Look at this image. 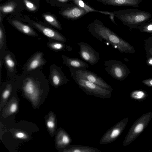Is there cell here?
<instances>
[{
  "mask_svg": "<svg viewBox=\"0 0 152 152\" xmlns=\"http://www.w3.org/2000/svg\"><path fill=\"white\" fill-rule=\"evenodd\" d=\"M71 75L95 83L105 89L113 91V88L107 83L101 77L95 73L86 69L69 68Z\"/></svg>",
  "mask_w": 152,
  "mask_h": 152,
  "instance_id": "6",
  "label": "cell"
},
{
  "mask_svg": "<svg viewBox=\"0 0 152 152\" xmlns=\"http://www.w3.org/2000/svg\"><path fill=\"white\" fill-rule=\"evenodd\" d=\"M147 96V93L143 90H136L130 94V97L135 100L141 101L145 100Z\"/></svg>",
  "mask_w": 152,
  "mask_h": 152,
  "instance_id": "20",
  "label": "cell"
},
{
  "mask_svg": "<svg viewBox=\"0 0 152 152\" xmlns=\"http://www.w3.org/2000/svg\"><path fill=\"white\" fill-rule=\"evenodd\" d=\"M15 136L17 138L19 139H24L26 137L25 134L22 132L17 133L15 134Z\"/></svg>",
  "mask_w": 152,
  "mask_h": 152,
  "instance_id": "32",
  "label": "cell"
},
{
  "mask_svg": "<svg viewBox=\"0 0 152 152\" xmlns=\"http://www.w3.org/2000/svg\"><path fill=\"white\" fill-rule=\"evenodd\" d=\"M32 24L44 35L51 39L62 43L66 41V39L63 35L51 28L35 22H33Z\"/></svg>",
  "mask_w": 152,
  "mask_h": 152,
  "instance_id": "11",
  "label": "cell"
},
{
  "mask_svg": "<svg viewBox=\"0 0 152 152\" xmlns=\"http://www.w3.org/2000/svg\"><path fill=\"white\" fill-rule=\"evenodd\" d=\"M146 63L148 65L152 66V57H147Z\"/></svg>",
  "mask_w": 152,
  "mask_h": 152,
  "instance_id": "33",
  "label": "cell"
},
{
  "mask_svg": "<svg viewBox=\"0 0 152 152\" xmlns=\"http://www.w3.org/2000/svg\"><path fill=\"white\" fill-rule=\"evenodd\" d=\"M63 152H100L99 149L94 147L79 145H69L64 148Z\"/></svg>",
  "mask_w": 152,
  "mask_h": 152,
  "instance_id": "16",
  "label": "cell"
},
{
  "mask_svg": "<svg viewBox=\"0 0 152 152\" xmlns=\"http://www.w3.org/2000/svg\"><path fill=\"white\" fill-rule=\"evenodd\" d=\"M152 118V112H149L137 119L129 130L123 141V146H127L133 141L147 127Z\"/></svg>",
  "mask_w": 152,
  "mask_h": 152,
  "instance_id": "4",
  "label": "cell"
},
{
  "mask_svg": "<svg viewBox=\"0 0 152 152\" xmlns=\"http://www.w3.org/2000/svg\"><path fill=\"white\" fill-rule=\"evenodd\" d=\"M88 31L100 42L104 40L110 43L120 53H133L135 52L134 47L118 36L97 19L94 20L88 26Z\"/></svg>",
  "mask_w": 152,
  "mask_h": 152,
  "instance_id": "1",
  "label": "cell"
},
{
  "mask_svg": "<svg viewBox=\"0 0 152 152\" xmlns=\"http://www.w3.org/2000/svg\"><path fill=\"white\" fill-rule=\"evenodd\" d=\"M43 17L47 22L50 24L59 29H62L61 25L53 16L45 14L43 15Z\"/></svg>",
  "mask_w": 152,
  "mask_h": 152,
  "instance_id": "22",
  "label": "cell"
},
{
  "mask_svg": "<svg viewBox=\"0 0 152 152\" xmlns=\"http://www.w3.org/2000/svg\"><path fill=\"white\" fill-rule=\"evenodd\" d=\"M11 88V85L8 84L7 88L4 91L2 94V96L4 99H7L9 96Z\"/></svg>",
  "mask_w": 152,
  "mask_h": 152,
  "instance_id": "28",
  "label": "cell"
},
{
  "mask_svg": "<svg viewBox=\"0 0 152 152\" xmlns=\"http://www.w3.org/2000/svg\"><path fill=\"white\" fill-rule=\"evenodd\" d=\"M142 83L145 85L152 87V78L144 80L142 81Z\"/></svg>",
  "mask_w": 152,
  "mask_h": 152,
  "instance_id": "29",
  "label": "cell"
},
{
  "mask_svg": "<svg viewBox=\"0 0 152 152\" xmlns=\"http://www.w3.org/2000/svg\"><path fill=\"white\" fill-rule=\"evenodd\" d=\"M4 61L7 69L10 72H13L15 68L16 64L14 59L11 54L6 53L4 56Z\"/></svg>",
  "mask_w": 152,
  "mask_h": 152,
  "instance_id": "19",
  "label": "cell"
},
{
  "mask_svg": "<svg viewBox=\"0 0 152 152\" xmlns=\"http://www.w3.org/2000/svg\"><path fill=\"white\" fill-rule=\"evenodd\" d=\"M50 70V78L55 86H59L67 83L69 81L59 67L53 66Z\"/></svg>",
  "mask_w": 152,
  "mask_h": 152,
  "instance_id": "12",
  "label": "cell"
},
{
  "mask_svg": "<svg viewBox=\"0 0 152 152\" xmlns=\"http://www.w3.org/2000/svg\"><path fill=\"white\" fill-rule=\"evenodd\" d=\"M144 46L147 57H152V34L150 37L145 40Z\"/></svg>",
  "mask_w": 152,
  "mask_h": 152,
  "instance_id": "21",
  "label": "cell"
},
{
  "mask_svg": "<svg viewBox=\"0 0 152 152\" xmlns=\"http://www.w3.org/2000/svg\"><path fill=\"white\" fill-rule=\"evenodd\" d=\"M43 54L42 52H37L30 58L24 67L25 73L40 68L45 63V61L43 58Z\"/></svg>",
  "mask_w": 152,
  "mask_h": 152,
  "instance_id": "10",
  "label": "cell"
},
{
  "mask_svg": "<svg viewBox=\"0 0 152 152\" xmlns=\"http://www.w3.org/2000/svg\"><path fill=\"white\" fill-rule=\"evenodd\" d=\"M62 57L64 64L69 68L87 69L89 66L88 64L78 58H71L64 55Z\"/></svg>",
  "mask_w": 152,
  "mask_h": 152,
  "instance_id": "15",
  "label": "cell"
},
{
  "mask_svg": "<svg viewBox=\"0 0 152 152\" xmlns=\"http://www.w3.org/2000/svg\"><path fill=\"white\" fill-rule=\"evenodd\" d=\"M104 64L107 73L113 78L120 81L125 80L130 72L127 66L118 60H106Z\"/></svg>",
  "mask_w": 152,
  "mask_h": 152,
  "instance_id": "5",
  "label": "cell"
},
{
  "mask_svg": "<svg viewBox=\"0 0 152 152\" xmlns=\"http://www.w3.org/2000/svg\"><path fill=\"white\" fill-rule=\"evenodd\" d=\"M115 17L130 28H137L152 17L148 12L136 9H128L113 12Z\"/></svg>",
  "mask_w": 152,
  "mask_h": 152,
  "instance_id": "2",
  "label": "cell"
},
{
  "mask_svg": "<svg viewBox=\"0 0 152 152\" xmlns=\"http://www.w3.org/2000/svg\"><path fill=\"white\" fill-rule=\"evenodd\" d=\"M16 6V4L15 2H10L4 5L1 6L0 11L4 13H10L14 10Z\"/></svg>",
  "mask_w": 152,
  "mask_h": 152,
  "instance_id": "24",
  "label": "cell"
},
{
  "mask_svg": "<svg viewBox=\"0 0 152 152\" xmlns=\"http://www.w3.org/2000/svg\"><path fill=\"white\" fill-rule=\"evenodd\" d=\"M136 28L141 32L152 34V21H147L137 27Z\"/></svg>",
  "mask_w": 152,
  "mask_h": 152,
  "instance_id": "23",
  "label": "cell"
},
{
  "mask_svg": "<svg viewBox=\"0 0 152 152\" xmlns=\"http://www.w3.org/2000/svg\"><path fill=\"white\" fill-rule=\"evenodd\" d=\"M1 12L0 16V21H1Z\"/></svg>",
  "mask_w": 152,
  "mask_h": 152,
  "instance_id": "35",
  "label": "cell"
},
{
  "mask_svg": "<svg viewBox=\"0 0 152 152\" xmlns=\"http://www.w3.org/2000/svg\"><path fill=\"white\" fill-rule=\"evenodd\" d=\"M64 17L72 20L78 19L86 14L83 8L73 3H69L61 11Z\"/></svg>",
  "mask_w": 152,
  "mask_h": 152,
  "instance_id": "9",
  "label": "cell"
},
{
  "mask_svg": "<svg viewBox=\"0 0 152 152\" xmlns=\"http://www.w3.org/2000/svg\"><path fill=\"white\" fill-rule=\"evenodd\" d=\"M58 1L64 4H68L69 3L71 0H57Z\"/></svg>",
  "mask_w": 152,
  "mask_h": 152,
  "instance_id": "34",
  "label": "cell"
},
{
  "mask_svg": "<svg viewBox=\"0 0 152 152\" xmlns=\"http://www.w3.org/2000/svg\"><path fill=\"white\" fill-rule=\"evenodd\" d=\"M17 105L16 103L12 104L10 106V110L12 113L15 112L17 109Z\"/></svg>",
  "mask_w": 152,
  "mask_h": 152,
  "instance_id": "31",
  "label": "cell"
},
{
  "mask_svg": "<svg viewBox=\"0 0 152 152\" xmlns=\"http://www.w3.org/2000/svg\"><path fill=\"white\" fill-rule=\"evenodd\" d=\"M4 32L2 28H0V49L1 52L3 50L4 44Z\"/></svg>",
  "mask_w": 152,
  "mask_h": 152,
  "instance_id": "27",
  "label": "cell"
},
{
  "mask_svg": "<svg viewBox=\"0 0 152 152\" xmlns=\"http://www.w3.org/2000/svg\"><path fill=\"white\" fill-rule=\"evenodd\" d=\"M71 76L80 88L86 94L102 99L111 97L112 91L73 75H71Z\"/></svg>",
  "mask_w": 152,
  "mask_h": 152,
  "instance_id": "3",
  "label": "cell"
},
{
  "mask_svg": "<svg viewBox=\"0 0 152 152\" xmlns=\"http://www.w3.org/2000/svg\"><path fill=\"white\" fill-rule=\"evenodd\" d=\"M80 48L79 54L81 58L91 65L93 66L99 61V53L91 46L83 42L77 43Z\"/></svg>",
  "mask_w": 152,
  "mask_h": 152,
  "instance_id": "8",
  "label": "cell"
},
{
  "mask_svg": "<svg viewBox=\"0 0 152 152\" xmlns=\"http://www.w3.org/2000/svg\"><path fill=\"white\" fill-rule=\"evenodd\" d=\"M72 141V139L64 129L61 130L59 132L57 140L58 146L64 148L70 145Z\"/></svg>",
  "mask_w": 152,
  "mask_h": 152,
  "instance_id": "17",
  "label": "cell"
},
{
  "mask_svg": "<svg viewBox=\"0 0 152 152\" xmlns=\"http://www.w3.org/2000/svg\"><path fill=\"white\" fill-rule=\"evenodd\" d=\"M63 43L58 41L51 42L48 43V46L50 48L53 50H63L65 47Z\"/></svg>",
  "mask_w": 152,
  "mask_h": 152,
  "instance_id": "25",
  "label": "cell"
},
{
  "mask_svg": "<svg viewBox=\"0 0 152 152\" xmlns=\"http://www.w3.org/2000/svg\"><path fill=\"white\" fill-rule=\"evenodd\" d=\"M72 3L76 5L83 8L85 10L86 14L90 12H96L106 15H109V18L115 24L118 25L114 20L115 16L113 12H109L99 10H96L86 4L83 0H72Z\"/></svg>",
  "mask_w": 152,
  "mask_h": 152,
  "instance_id": "14",
  "label": "cell"
},
{
  "mask_svg": "<svg viewBox=\"0 0 152 152\" xmlns=\"http://www.w3.org/2000/svg\"><path fill=\"white\" fill-rule=\"evenodd\" d=\"M104 5L115 6H131L134 8L139 7L142 0H96Z\"/></svg>",
  "mask_w": 152,
  "mask_h": 152,
  "instance_id": "13",
  "label": "cell"
},
{
  "mask_svg": "<svg viewBox=\"0 0 152 152\" xmlns=\"http://www.w3.org/2000/svg\"><path fill=\"white\" fill-rule=\"evenodd\" d=\"M47 125L48 127L50 129L54 128L55 126V123L54 122L51 120H49L47 121Z\"/></svg>",
  "mask_w": 152,
  "mask_h": 152,
  "instance_id": "30",
  "label": "cell"
},
{
  "mask_svg": "<svg viewBox=\"0 0 152 152\" xmlns=\"http://www.w3.org/2000/svg\"><path fill=\"white\" fill-rule=\"evenodd\" d=\"M12 23L16 29L24 34L31 36H37V33L29 26L17 20H12Z\"/></svg>",
  "mask_w": 152,
  "mask_h": 152,
  "instance_id": "18",
  "label": "cell"
},
{
  "mask_svg": "<svg viewBox=\"0 0 152 152\" xmlns=\"http://www.w3.org/2000/svg\"><path fill=\"white\" fill-rule=\"evenodd\" d=\"M23 1L26 7L29 10L34 11L36 10V7L33 3L28 0H23Z\"/></svg>",
  "mask_w": 152,
  "mask_h": 152,
  "instance_id": "26",
  "label": "cell"
},
{
  "mask_svg": "<svg viewBox=\"0 0 152 152\" xmlns=\"http://www.w3.org/2000/svg\"><path fill=\"white\" fill-rule=\"evenodd\" d=\"M128 120V117L123 119L108 129L100 139L99 143L107 144L115 141L124 130Z\"/></svg>",
  "mask_w": 152,
  "mask_h": 152,
  "instance_id": "7",
  "label": "cell"
}]
</instances>
